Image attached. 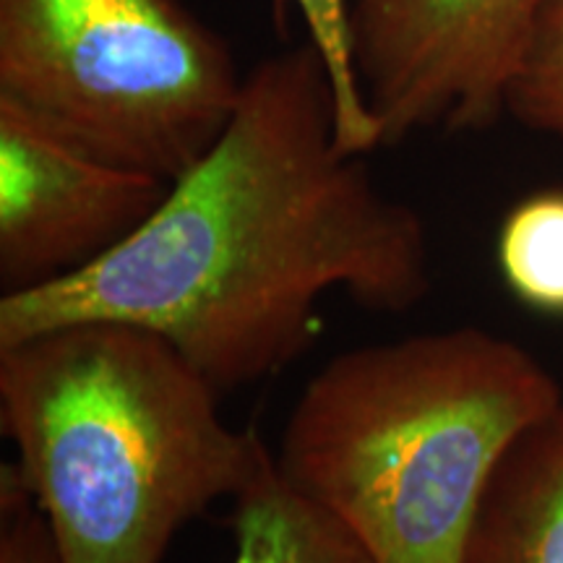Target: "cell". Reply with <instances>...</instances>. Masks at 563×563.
I'll list each match as a JSON object with an SVG mask.
<instances>
[{
	"instance_id": "3",
	"label": "cell",
	"mask_w": 563,
	"mask_h": 563,
	"mask_svg": "<svg viewBox=\"0 0 563 563\" xmlns=\"http://www.w3.org/2000/svg\"><path fill=\"white\" fill-rule=\"evenodd\" d=\"M561 402L532 352L485 329L363 344L302 386L274 464L373 563H462L498 460Z\"/></svg>"
},
{
	"instance_id": "9",
	"label": "cell",
	"mask_w": 563,
	"mask_h": 563,
	"mask_svg": "<svg viewBox=\"0 0 563 563\" xmlns=\"http://www.w3.org/2000/svg\"><path fill=\"white\" fill-rule=\"evenodd\" d=\"M496 264L522 306L563 319V188L514 203L498 228Z\"/></svg>"
},
{
	"instance_id": "7",
	"label": "cell",
	"mask_w": 563,
	"mask_h": 563,
	"mask_svg": "<svg viewBox=\"0 0 563 563\" xmlns=\"http://www.w3.org/2000/svg\"><path fill=\"white\" fill-rule=\"evenodd\" d=\"M462 563H563V402L498 460Z\"/></svg>"
},
{
	"instance_id": "11",
	"label": "cell",
	"mask_w": 563,
	"mask_h": 563,
	"mask_svg": "<svg viewBox=\"0 0 563 563\" xmlns=\"http://www.w3.org/2000/svg\"><path fill=\"white\" fill-rule=\"evenodd\" d=\"M506 110L563 146V0H548L514 76Z\"/></svg>"
},
{
	"instance_id": "12",
	"label": "cell",
	"mask_w": 563,
	"mask_h": 563,
	"mask_svg": "<svg viewBox=\"0 0 563 563\" xmlns=\"http://www.w3.org/2000/svg\"><path fill=\"white\" fill-rule=\"evenodd\" d=\"M0 563H60L45 517L13 464L0 467Z\"/></svg>"
},
{
	"instance_id": "2",
	"label": "cell",
	"mask_w": 563,
	"mask_h": 563,
	"mask_svg": "<svg viewBox=\"0 0 563 563\" xmlns=\"http://www.w3.org/2000/svg\"><path fill=\"white\" fill-rule=\"evenodd\" d=\"M222 394L162 336L79 321L0 350V428L60 563H159L272 467Z\"/></svg>"
},
{
	"instance_id": "4",
	"label": "cell",
	"mask_w": 563,
	"mask_h": 563,
	"mask_svg": "<svg viewBox=\"0 0 563 563\" xmlns=\"http://www.w3.org/2000/svg\"><path fill=\"white\" fill-rule=\"evenodd\" d=\"M243 79L180 0H0V97L167 183L217 144Z\"/></svg>"
},
{
	"instance_id": "1",
	"label": "cell",
	"mask_w": 563,
	"mask_h": 563,
	"mask_svg": "<svg viewBox=\"0 0 563 563\" xmlns=\"http://www.w3.org/2000/svg\"><path fill=\"white\" fill-rule=\"evenodd\" d=\"M336 290L410 311L431 292V251L420 217L340 150L332 79L302 42L245 76L228 129L129 241L3 292L0 350L66 323H129L228 394L298 361Z\"/></svg>"
},
{
	"instance_id": "8",
	"label": "cell",
	"mask_w": 563,
	"mask_h": 563,
	"mask_svg": "<svg viewBox=\"0 0 563 563\" xmlns=\"http://www.w3.org/2000/svg\"><path fill=\"white\" fill-rule=\"evenodd\" d=\"M230 563H373L347 527L277 473V464L232 498Z\"/></svg>"
},
{
	"instance_id": "10",
	"label": "cell",
	"mask_w": 563,
	"mask_h": 563,
	"mask_svg": "<svg viewBox=\"0 0 563 563\" xmlns=\"http://www.w3.org/2000/svg\"><path fill=\"white\" fill-rule=\"evenodd\" d=\"M277 16L295 9L306 21L308 42L321 55L323 68L332 79L336 102V144L342 152L365 154L382 146V131L365 104L352 51L347 0H274Z\"/></svg>"
},
{
	"instance_id": "6",
	"label": "cell",
	"mask_w": 563,
	"mask_h": 563,
	"mask_svg": "<svg viewBox=\"0 0 563 563\" xmlns=\"http://www.w3.org/2000/svg\"><path fill=\"white\" fill-rule=\"evenodd\" d=\"M170 183L131 170L0 97V285L21 292L87 269L165 201Z\"/></svg>"
},
{
	"instance_id": "5",
	"label": "cell",
	"mask_w": 563,
	"mask_h": 563,
	"mask_svg": "<svg viewBox=\"0 0 563 563\" xmlns=\"http://www.w3.org/2000/svg\"><path fill=\"white\" fill-rule=\"evenodd\" d=\"M352 51L382 146L488 129L506 110L548 0H347Z\"/></svg>"
}]
</instances>
